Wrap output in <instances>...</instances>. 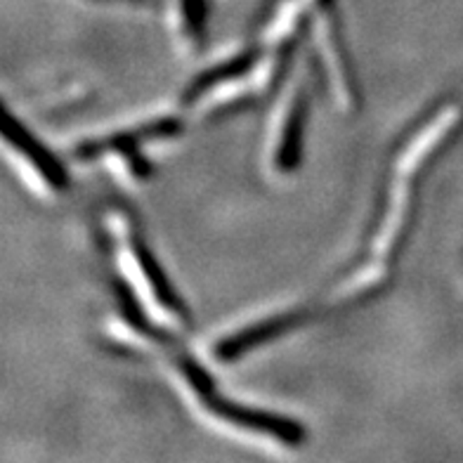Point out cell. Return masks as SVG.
Instances as JSON below:
<instances>
[{"instance_id": "cell-1", "label": "cell", "mask_w": 463, "mask_h": 463, "mask_svg": "<svg viewBox=\"0 0 463 463\" xmlns=\"http://www.w3.org/2000/svg\"><path fill=\"white\" fill-rule=\"evenodd\" d=\"M3 137H5L7 146H13L14 152L19 154V159L29 165L31 173L45 187L52 189V192H60V189L67 187V171L61 168L60 161L43 145H38L33 140V135L22 123L14 121L10 114H5V121H3Z\"/></svg>"}, {"instance_id": "cell-2", "label": "cell", "mask_w": 463, "mask_h": 463, "mask_svg": "<svg viewBox=\"0 0 463 463\" xmlns=\"http://www.w3.org/2000/svg\"><path fill=\"white\" fill-rule=\"evenodd\" d=\"M303 114H305V99L298 92L291 98V109H288L284 126H281L279 145H277L275 164L281 171H291L298 164L300 152V130H303Z\"/></svg>"}, {"instance_id": "cell-3", "label": "cell", "mask_w": 463, "mask_h": 463, "mask_svg": "<svg viewBox=\"0 0 463 463\" xmlns=\"http://www.w3.org/2000/svg\"><path fill=\"white\" fill-rule=\"evenodd\" d=\"M180 14H183L184 36L199 38L203 33V19H206V3L203 0H183L180 3Z\"/></svg>"}]
</instances>
